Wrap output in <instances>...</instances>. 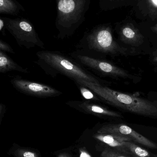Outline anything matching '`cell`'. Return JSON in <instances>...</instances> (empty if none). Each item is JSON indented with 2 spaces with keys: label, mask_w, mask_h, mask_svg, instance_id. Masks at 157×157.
Returning <instances> with one entry per match:
<instances>
[{
  "label": "cell",
  "mask_w": 157,
  "mask_h": 157,
  "mask_svg": "<svg viewBox=\"0 0 157 157\" xmlns=\"http://www.w3.org/2000/svg\"><path fill=\"white\" fill-rule=\"evenodd\" d=\"M34 62L47 75L55 78L59 75L72 79L84 80L96 84L101 81L88 70L81 66L69 55L57 51L42 50L36 53Z\"/></svg>",
  "instance_id": "obj_1"
},
{
  "label": "cell",
  "mask_w": 157,
  "mask_h": 157,
  "mask_svg": "<svg viewBox=\"0 0 157 157\" xmlns=\"http://www.w3.org/2000/svg\"><path fill=\"white\" fill-rule=\"evenodd\" d=\"M78 81L93 90L101 100L119 109L146 117H157V102L136 97L134 95L113 90L102 84L84 80Z\"/></svg>",
  "instance_id": "obj_2"
},
{
  "label": "cell",
  "mask_w": 157,
  "mask_h": 157,
  "mask_svg": "<svg viewBox=\"0 0 157 157\" xmlns=\"http://www.w3.org/2000/svg\"><path fill=\"white\" fill-rule=\"evenodd\" d=\"M126 50L114 41L110 31L105 29L85 36L77 45L75 51L90 58L100 59V57L106 55L124 54Z\"/></svg>",
  "instance_id": "obj_3"
},
{
  "label": "cell",
  "mask_w": 157,
  "mask_h": 157,
  "mask_svg": "<svg viewBox=\"0 0 157 157\" xmlns=\"http://www.w3.org/2000/svg\"><path fill=\"white\" fill-rule=\"evenodd\" d=\"M69 55L76 61L89 71L106 76H117L122 78L131 77L126 71L101 59H94L73 51Z\"/></svg>",
  "instance_id": "obj_4"
},
{
  "label": "cell",
  "mask_w": 157,
  "mask_h": 157,
  "mask_svg": "<svg viewBox=\"0 0 157 157\" xmlns=\"http://www.w3.org/2000/svg\"><path fill=\"white\" fill-rule=\"evenodd\" d=\"M10 83L18 92L28 96L41 98L59 97L61 91L51 86L25 79L20 76L12 77Z\"/></svg>",
  "instance_id": "obj_5"
},
{
  "label": "cell",
  "mask_w": 157,
  "mask_h": 157,
  "mask_svg": "<svg viewBox=\"0 0 157 157\" xmlns=\"http://www.w3.org/2000/svg\"><path fill=\"white\" fill-rule=\"evenodd\" d=\"M97 133L99 134H113L127 136L147 147L155 149L157 148V144L125 124H105L98 130Z\"/></svg>",
  "instance_id": "obj_6"
},
{
  "label": "cell",
  "mask_w": 157,
  "mask_h": 157,
  "mask_svg": "<svg viewBox=\"0 0 157 157\" xmlns=\"http://www.w3.org/2000/svg\"><path fill=\"white\" fill-rule=\"evenodd\" d=\"M66 105L80 112L100 117L123 118L122 115L114 111L108 109L97 102L87 101H69Z\"/></svg>",
  "instance_id": "obj_7"
},
{
  "label": "cell",
  "mask_w": 157,
  "mask_h": 157,
  "mask_svg": "<svg viewBox=\"0 0 157 157\" xmlns=\"http://www.w3.org/2000/svg\"><path fill=\"white\" fill-rule=\"evenodd\" d=\"M94 137L109 146L115 147L123 152H127L125 147L126 141L131 142V138L126 136L113 134H99L95 135Z\"/></svg>",
  "instance_id": "obj_8"
},
{
  "label": "cell",
  "mask_w": 157,
  "mask_h": 157,
  "mask_svg": "<svg viewBox=\"0 0 157 157\" xmlns=\"http://www.w3.org/2000/svg\"><path fill=\"white\" fill-rule=\"evenodd\" d=\"M16 71L24 74H29L27 68H23L16 63L5 52L0 51V73L5 74L9 72Z\"/></svg>",
  "instance_id": "obj_9"
},
{
  "label": "cell",
  "mask_w": 157,
  "mask_h": 157,
  "mask_svg": "<svg viewBox=\"0 0 157 157\" xmlns=\"http://www.w3.org/2000/svg\"><path fill=\"white\" fill-rule=\"evenodd\" d=\"M121 39L125 43L133 46H138L143 42L141 35L129 26L124 27L122 29Z\"/></svg>",
  "instance_id": "obj_10"
},
{
  "label": "cell",
  "mask_w": 157,
  "mask_h": 157,
  "mask_svg": "<svg viewBox=\"0 0 157 157\" xmlns=\"http://www.w3.org/2000/svg\"><path fill=\"white\" fill-rule=\"evenodd\" d=\"M81 94L83 100L100 102L102 101L99 97L90 89L80 83L79 81H74Z\"/></svg>",
  "instance_id": "obj_11"
},
{
  "label": "cell",
  "mask_w": 157,
  "mask_h": 157,
  "mask_svg": "<svg viewBox=\"0 0 157 157\" xmlns=\"http://www.w3.org/2000/svg\"><path fill=\"white\" fill-rule=\"evenodd\" d=\"M125 147L127 150L131 151L137 157H150L149 152L132 142L126 141Z\"/></svg>",
  "instance_id": "obj_12"
},
{
  "label": "cell",
  "mask_w": 157,
  "mask_h": 157,
  "mask_svg": "<svg viewBox=\"0 0 157 157\" xmlns=\"http://www.w3.org/2000/svg\"><path fill=\"white\" fill-rule=\"evenodd\" d=\"M75 3L73 0H61L58 4V8L65 13H71L74 9Z\"/></svg>",
  "instance_id": "obj_13"
},
{
  "label": "cell",
  "mask_w": 157,
  "mask_h": 157,
  "mask_svg": "<svg viewBox=\"0 0 157 157\" xmlns=\"http://www.w3.org/2000/svg\"><path fill=\"white\" fill-rule=\"evenodd\" d=\"M0 51L4 52H5L15 54L13 48L6 42L1 40L0 41Z\"/></svg>",
  "instance_id": "obj_14"
},
{
  "label": "cell",
  "mask_w": 157,
  "mask_h": 157,
  "mask_svg": "<svg viewBox=\"0 0 157 157\" xmlns=\"http://www.w3.org/2000/svg\"><path fill=\"white\" fill-rule=\"evenodd\" d=\"M101 156L102 157H126L121 155L120 154L108 149H105L101 153Z\"/></svg>",
  "instance_id": "obj_15"
},
{
  "label": "cell",
  "mask_w": 157,
  "mask_h": 157,
  "mask_svg": "<svg viewBox=\"0 0 157 157\" xmlns=\"http://www.w3.org/2000/svg\"><path fill=\"white\" fill-rule=\"evenodd\" d=\"M147 3L149 6L147 9L150 11L149 13H157V0H147Z\"/></svg>",
  "instance_id": "obj_16"
},
{
  "label": "cell",
  "mask_w": 157,
  "mask_h": 157,
  "mask_svg": "<svg viewBox=\"0 0 157 157\" xmlns=\"http://www.w3.org/2000/svg\"><path fill=\"white\" fill-rule=\"evenodd\" d=\"M19 26L21 29L25 31L29 32H34L33 31V29L31 26L27 22H24V21L20 22Z\"/></svg>",
  "instance_id": "obj_17"
},
{
  "label": "cell",
  "mask_w": 157,
  "mask_h": 157,
  "mask_svg": "<svg viewBox=\"0 0 157 157\" xmlns=\"http://www.w3.org/2000/svg\"><path fill=\"white\" fill-rule=\"evenodd\" d=\"M18 154L20 157H37L36 154L30 151L20 150Z\"/></svg>",
  "instance_id": "obj_18"
},
{
  "label": "cell",
  "mask_w": 157,
  "mask_h": 157,
  "mask_svg": "<svg viewBox=\"0 0 157 157\" xmlns=\"http://www.w3.org/2000/svg\"><path fill=\"white\" fill-rule=\"evenodd\" d=\"M6 105L3 103H0V122H2L5 113L6 112Z\"/></svg>",
  "instance_id": "obj_19"
},
{
  "label": "cell",
  "mask_w": 157,
  "mask_h": 157,
  "mask_svg": "<svg viewBox=\"0 0 157 157\" xmlns=\"http://www.w3.org/2000/svg\"><path fill=\"white\" fill-rule=\"evenodd\" d=\"M80 157H92L88 153L84 150H80Z\"/></svg>",
  "instance_id": "obj_20"
},
{
  "label": "cell",
  "mask_w": 157,
  "mask_h": 157,
  "mask_svg": "<svg viewBox=\"0 0 157 157\" xmlns=\"http://www.w3.org/2000/svg\"><path fill=\"white\" fill-rule=\"evenodd\" d=\"M58 157H70L69 155L66 154H61L59 155Z\"/></svg>",
  "instance_id": "obj_21"
},
{
  "label": "cell",
  "mask_w": 157,
  "mask_h": 157,
  "mask_svg": "<svg viewBox=\"0 0 157 157\" xmlns=\"http://www.w3.org/2000/svg\"><path fill=\"white\" fill-rule=\"evenodd\" d=\"M4 26L3 22L2 20V19L0 20V30L2 31V29L3 27Z\"/></svg>",
  "instance_id": "obj_22"
},
{
  "label": "cell",
  "mask_w": 157,
  "mask_h": 157,
  "mask_svg": "<svg viewBox=\"0 0 157 157\" xmlns=\"http://www.w3.org/2000/svg\"><path fill=\"white\" fill-rule=\"evenodd\" d=\"M154 61L157 63V56H156L154 59Z\"/></svg>",
  "instance_id": "obj_23"
},
{
  "label": "cell",
  "mask_w": 157,
  "mask_h": 157,
  "mask_svg": "<svg viewBox=\"0 0 157 157\" xmlns=\"http://www.w3.org/2000/svg\"></svg>",
  "instance_id": "obj_24"
}]
</instances>
